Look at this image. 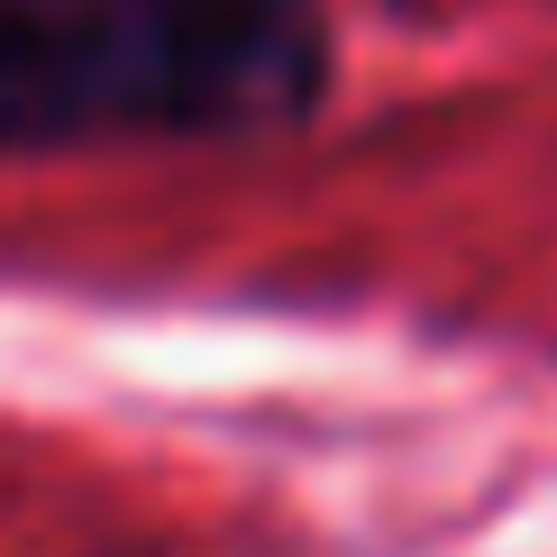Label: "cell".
<instances>
[{"label": "cell", "instance_id": "1", "mask_svg": "<svg viewBox=\"0 0 557 557\" xmlns=\"http://www.w3.org/2000/svg\"><path fill=\"white\" fill-rule=\"evenodd\" d=\"M338 83L320 0H0V156L238 147Z\"/></svg>", "mask_w": 557, "mask_h": 557}]
</instances>
